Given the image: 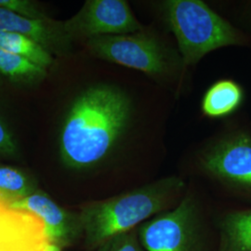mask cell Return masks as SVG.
<instances>
[{
	"label": "cell",
	"mask_w": 251,
	"mask_h": 251,
	"mask_svg": "<svg viewBox=\"0 0 251 251\" xmlns=\"http://www.w3.org/2000/svg\"><path fill=\"white\" fill-rule=\"evenodd\" d=\"M132 102L123 90L96 85L77 96L63 122L60 155L73 171H89L104 161L127 129Z\"/></svg>",
	"instance_id": "obj_1"
},
{
	"label": "cell",
	"mask_w": 251,
	"mask_h": 251,
	"mask_svg": "<svg viewBox=\"0 0 251 251\" xmlns=\"http://www.w3.org/2000/svg\"><path fill=\"white\" fill-rule=\"evenodd\" d=\"M185 182L170 176L113 198L90 202L79 211L88 251H96L110 238L138 228L182 199Z\"/></svg>",
	"instance_id": "obj_2"
},
{
	"label": "cell",
	"mask_w": 251,
	"mask_h": 251,
	"mask_svg": "<svg viewBox=\"0 0 251 251\" xmlns=\"http://www.w3.org/2000/svg\"><path fill=\"white\" fill-rule=\"evenodd\" d=\"M162 17L174 34L181 62L195 65L207 53L239 45L238 31L200 0H168L160 6Z\"/></svg>",
	"instance_id": "obj_3"
},
{
	"label": "cell",
	"mask_w": 251,
	"mask_h": 251,
	"mask_svg": "<svg viewBox=\"0 0 251 251\" xmlns=\"http://www.w3.org/2000/svg\"><path fill=\"white\" fill-rule=\"evenodd\" d=\"M87 47L96 58L140 71L156 80L169 78L182 63L156 36L144 30L93 37L87 40Z\"/></svg>",
	"instance_id": "obj_4"
},
{
	"label": "cell",
	"mask_w": 251,
	"mask_h": 251,
	"mask_svg": "<svg viewBox=\"0 0 251 251\" xmlns=\"http://www.w3.org/2000/svg\"><path fill=\"white\" fill-rule=\"evenodd\" d=\"M138 231L146 251H208L200 206L187 195L174 208L140 225Z\"/></svg>",
	"instance_id": "obj_5"
},
{
	"label": "cell",
	"mask_w": 251,
	"mask_h": 251,
	"mask_svg": "<svg viewBox=\"0 0 251 251\" xmlns=\"http://www.w3.org/2000/svg\"><path fill=\"white\" fill-rule=\"evenodd\" d=\"M62 27L71 40L127 35L144 30L124 0L86 1L74 17L62 22Z\"/></svg>",
	"instance_id": "obj_6"
},
{
	"label": "cell",
	"mask_w": 251,
	"mask_h": 251,
	"mask_svg": "<svg viewBox=\"0 0 251 251\" xmlns=\"http://www.w3.org/2000/svg\"><path fill=\"white\" fill-rule=\"evenodd\" d=\"M204 171L225 186L251 197V137L229 135L208 148L201 157Z\"/></svg>",
	"instance_id": "obj_7"
},
{
	"label": "cell",
	"mask_w": 251,
	"mask_h": 251,
	"mask_svg": "<svg viewBox=\"0 0 251 251\" xmlns=\"http://www.w3.org/2000/svg\"><path fill=\"white\" fill-rule=\"evenodd\" d=\"M9 205L37 216L45 225L50 242L63 250L72 247L84 237L79 212L65 209L43 192L36 190L27 198Z\"/></svg>",
	"instance_id": "obj_8"
},
{
	"label": "cell",
	"mask_w": 251,
	"mask_h": 251,
	"mask_svg": "<svg viewBox=\"0 0 251 251\" xmlns=\"http://www.w3.org/2000/svg\"><path fill=\"white\" fill-rule=\"evenodd\" d=\"M50 243L37 216L0 199V251H47Z\"/></svg>",
	"instance_id": "obj_9"
},
{
	"label": "cell",
	"mask_w": 251,
	"mask_h": 251,
	"mask_svg": "<svg viewBox=\"0 0 251 251\" xmlns=\"http://www.w3.org/2000/svg\"><path fill=\"white\" fill-rule=\"evenodd\" d=\"M0 32L17 33L28 36L44 47L48 51L51 49L56 51L65 50L72 41L63 32L62 22L25 18L1 7Z\"/></svg>",
	"instance_id": "obj_10"
},
{
	"label": "cell",
	"mask_w": 251,
	"mask_h": 251,
	"mask_svg": "<svg viewBox=\"0 0 251 251\" xmlns=\"http://www.w3.org/2000/svg\"><path fill=\"white\" fill-rule=\"evenodd\" d=\"M244 91L239 84L232 79H222L211 85L203 96L201 111L209 118L228 117L240 107Z\"/></svg>",
	"instance_id": "obj_11"
},
{
	"label": "cell",
	"mask_w": 251,
	"mask_h": 251,
	"mask_svg": "<svg viewBox=\"0 0 251 251\" xmlns=\"http://www.w3.org/2000/svg\"><path fill=\"white\" fill-rule=\"evenodd\" d=\"M217 251H251V209L233 210L219 222Z\"/></svg>",
	"instance_id": "obj_12"
},
{
	"label": "cell",
	"mask_w": 251,
	"mask_h": 251,
	"mask_svg": "<svg viewBox=\"0 0 251 251\" xmlns=\"http://www.w3.org/2000/svg\"><path fill=\"white\" fill-rule=\"evenodd\" d=\"M0 49L24 57L46 69L52 64V56L32 38L17 33L0 32Z\"/></svg>",
	"instance_id": "obj_13"
},
{
	"label": "cell",
	"mask_w": 251,
	"mask_h": 251,
	"mask_svg": "<svg viewBox=\"0 0 251 251\" xmlns=\"http://www.w3.org/2000/svg\"><path fill=\"white\" fill-rule=\"evenodd\" d=\"M36 191V184L25 172L0 165V199L8 204L15 203Z\"/></svg>",
	"instance_id": "obj_14"
},
{
	"label": "cell",
	"mask_w": 251,
	"mask_h": 251,
	"mask_svg": "<svg viewBox=\"0 0 251 251\" xmlns=\"http://www.w3.org/2000/svg\"><path fill=\"white\" fill-rule=\"evenodd\" d=\"M0 74L12 80L32 83L43 79L46 69L24 57L0 49Z\"/></svg>",
	"instance_id": "obj_15"
},
{
	"label": "cell",
	"mask_w": 251,
	"mask_h": 251,
	"mask_svg": "<svg viewBox=\"0 0 251 251\" xmlns=\"http://www.w3.org/2000/svg\"><path fill=\"white\" fill-rule=\"evenodd\" d=\"M96 251H146L141 242L138 228L110 238Z\"/></svg>",
	"instance_id": "obj_16"
},
{
	"label": "cell",
	"mask_w": 251,
	"mask_h": 251,
	"mask_svg": "<svg viewBox=\"0 0 251 251\" xmlns=\"http://www.w3.org/2000/svg\"><path fill=\"white\" fill-rule=\"evenodd\" d=\"M0 7L23 16L25 18L38 21H48L44 11L38 8L36 2L29 0H0Z\"/></svg>",
	"instance_id": "obj_17"
},
{
	"label": "cell",
	"mask_w": 251,
	"mask_h": 251,
	"mask_svg": "<svg viewBox=\"0 0 251 251\" xmlns=\"http://www.w3.org/2000/svg\"><path fill=\"white\" fill-rule=\"evenodd\" d=\"M17 149L14 136L0 117V156L12 157L17 153Z\"/></svg>",
	"instance_id": "obj_18"
},
{
	"label": "cell",
	"mask_w": 251,
	"mask_h": 251,
	"mask_svg": "<svg viewBox=\"0 0 251 251\" xmlns=\"http://www.w3.org/2000/svg\"><path fill=\"white\" fill-rule=\"evenodd\" d=\"M47 251H63V249L61 247L55 245V244L50 243V245H49V247L47 249Z\"/></svg>",
	"instance_id": "obj_19"
}]
</instances>
